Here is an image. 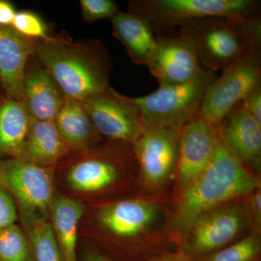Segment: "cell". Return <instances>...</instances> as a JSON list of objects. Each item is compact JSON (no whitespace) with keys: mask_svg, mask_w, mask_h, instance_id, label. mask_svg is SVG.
<instances>
[{"mask_svg":"<svg viewBox=\"0 0 261 261\" xmlns=\"http://www.w3.org/2000/svg\"><path fill=\"white\" fill-rule=\"evenodd\" d=\"M34 56L53 77L66 97L82 101L111 87L113 64L102 43L74 42L65 33L36 40Z\"/></svg>","mask_w":261,"mask_h":261,"instance_id":"1","label":"cell"},{"mask_svg":"<svg viewBox=\"0 0 261 261\" xmlns=\"http://www.w3.org/2000/svg\"><path fill=\"white\" fill-rule=\"evenodd\" d=\"M218 137L216 152L208 167L179 193L173 219V227L179 232H186L205 213L260 188L258 180L228 150L219 134Z\"/></svg>","mask_w":261,"mask_h":261,"instance_id":"2","label":"cell"},{"mask_svg":"<svg viewBox=\"0 0 261 261\" xmlns=\"http://www.w3.org/2000/svg\"><path fill=\"white\" fill-rule=\"evenodd\" d=\"M176 28L191 41L201 66L214 73L223 71L250 51L261 49L259 18L199 19L182 22Z\"/></svg>","mask_w":261,"mask_h":261,"instance_id":"3","label":"cell"},{"mask_svg":"<svg viewBox=\"0 0 261 261\" xmlns=\"http://www.w3.org/2000/svg\"><path fill=\"white\" fill-rule=\"evenodd\" d=\"M216 78V73L204 69L185 83L159 87L142 97L125 98L145 127L180 130L198 114L206 89Z\"/></svg>","mask_w":261,"mask_h":261,"instance_id":"4","label":"cell"},{"mask_svg":"<svg viewBox=\"0 0 261 261\" xmlns=\"http://www.w3.org/2000/svg\"><path fill=\"white\" fill-rule=\"evenodd\" d=\"M260 6L256 0H137L130 2L128 12L145 17L161 32L199 19H257Z\"/></svg>","mask_w":261,"mask_h":261,"instance_id":"5","label":"cell"},{"mask_svg":"<svg viewBox=\"0 0 261 261\" xmlns=\"http://www.w3.org/2000/svg\"><path fill=\"white\" fill-rule=\"evenodd\" d=\"M0 185L18 201L28 228L45 221L53 200V181L47 166L19 158L0 161Z\"/></svg>","mask_w":261,"mask_h":261,"instance_id":"6","label":"cell"},{"mask_svg":"<svg viewBox=\"0 0 261 261\" xmlns=\"http://www.w3.org/2000/svg\"><path fill=\"white\" fill-rule=\"evenodd\" d=\"M260 49L250 51L223 70L207 89L199 113L213 125H217L237 104L261 85Z\"/></svg>","mask_w":261,"mask_h":261,"instance_id":"7","label":"cell"},{"mask_svg":"<svg viewBox=\"0 0 261 261\" xmlns=\"http://www.w3.org/2000/svg\"><path fill=\"white\" fill-rule=\"evenodd\" d=\"M238 204H225L200 216L185 233L182 254L197 261L224 248L236 238L245 223Z\"/></svg>","mask_w":261,"mask_h":261,"instance_id":"8","label":"cell"},{"mask_svg":"<svg viewBox=\"0 0 261 261\" xmlns=\"http://www.w3.org/2000/svg\"><path fill=\"white\" fill-rule=\"evenodd\" d=\"M157 33V44L146 66L159 87L185 83L202 73L191 41L178 29Z\"/></svg>","mask_w":261,"mask_h":261,"instance_id":"9","label":"cell"},{"mask_svg":"<svg viewBox=\"0 0 261 261\" xmlns=\"http://www.w3.org/2000/svg\"><path fill=\"white\" fill-rule=\"evenodd\" d=\"M99 136L133 145L145 126L133 106L112 87L80 102Z\"/></svg>","mask_w":261,"mask_h":261,"instance_id":"10","label":"cell"},{"mask_svg":"<svg viewBox=\"0 0 261 261\" xmlns=\"http://www.w3.org/2000/svg\"><path fill=\"white\" fill-rule=\"evenodd\" d=\"M218 137L216 126L200 113L182 127L176 170L178 193L191 185L208 167L216 152Z\"/></svg>","mask_w":261,"mask_h":261,"instance_id":"11","label":"cell"},{"mask_svg":"<svg viewBox=\"0 0 261 261\" xmlns=\"http://www.w3.org/2000/svg\"><path fill=\"white\" fill-rule=\"evenodd\" d=\"M180 130L145 127L132 145L141 174L149 186L161 185L176 172Z\"/></svg>","mask_w":261,"mask_h":261,"instance_id":"12","label":"cell"},{"mask_svg":"<svg viewBox=\"0 0 261 261\" xmlns=\"http://www.w3.org/2000/svg\"><path fill=\"white\" fill-rule=\"evenodd\" d=\"M220 138L238 161L258 166L261 158V124L239 102L217 125Z\"/></svg>","mask_w":261,"mask_h":261,"instance_id":"13","label":"cell"},{"mask_svg":"<svg viewBox=\"0 0 261 261\" xmlns=\"http://www.w3.org/2000/svg\"><path fill=\"white\" fill-rule=\"evenodd\" d=\"M35 42L12 27L0 25V89L5 97L22 102L24 75Z\"/></svg>","mask_w":261,"mask_h":261,"instance_id":"14","label":"cell"},{"mask_svg":"<svg viewBox=\"0 0 261 261\" xmlns=\"http://www.w3.org/2000/svg\"><path fill=\"white\" fill-rule=\"evenodd\" d=\"M65 97L50 73L33 56L25 70L22 100L31 119L54 121Z\"/></svg>","mask_w":261,"mask_h":261,"instance_id":"15","label":"cell"},{"mask_svg":"<svg viewBox=\"0 0 261 261\" xmlns=\"http://www.w3.org/2000/svg\"><path fill=\"white\" fill-rule=\"evenodd\" d=\"M159 207L147 201L127 200L105 207L98 216L105 228L121 237L144 232L157 219Z\"/></svg>","mask_w":261,"mask_h":261,"instance_id":"16","label":"cell"},{"mask_svg":"<svg viewBox=\"0 0 261 261\" xmlns=\"http://www.w3.org/2000/svg\"><path fill=\"white\" fill-rule=\"evenodd\" d=\"M113 35L122 43L137 65H147L157 44V33L150 22L130 12L119 11L111 19Z\"/></svg>","mask_w":261,"mask_h":261,"instance_id":"17","label":"cell"},{"mask_svg":"<svg viewBox=\"0 0 261 261\" xmlns=\"http://www.w3.org/2000/svg\"><path fill=\"white\" fill-rule=\"evenodd\" d=\"M70 151L54 121L32 120L19 159L47 167Z\"/></svg>","mask_w":261,"mask_h":261,"instance_id":"18","label":"cell"},{"mask_svg":"<svg viewBox=\"0 0 261 261\" xmlns=\"http://www.w3.org/2000/svg\"><path fill=\"white\" fill-rule=\"evenodd\" d=\"M31 119L23 103L0 96V161L19 158Z\"/></svg>","mask_w":261,"mask_h":261,"instance_id":"19","label":"cell"},{"mask_svg":"<svg viewBox=\"0 0 261 261\" xmlns=\"http://www.w3.org/2000/svg\"><path fill=\"white\" fill-rule=\"evenodd\" d=\"M54 123L70 150L87 149L99 135L80 101L65 97Z\"/></svg>","mask_w":261,"mask_h":261,"instance_id":"20","label":"cell"},{"mask_svg":"<svg viewBox=\"0 0 261 261\" xmlns=\"http://www.w3.org/2000/svg\"><path fill=\"white\" fill-rule=\"evenodd\" d=\"M53 228L64 261H77V231L84 207L68 197L53 199L49 208Z\"/></svg>","mask_w":261,"mask_h":261,"instance_id":"21","label":"cell"},{"mask_svg":"<svg viewBox=\"0 0 261 261\" xmlns=\"http://www.w3.org/2000/svg\"><path fill=\"white\" fill-rule=\"evenodd\" d=\"M118 176V169L113 161L100 156H89L71 166L67 181L76 191L95 192L112 185Z\"/></svg>","mask_w":261,"mask_h":261,"instance_id":"22","label":"cell"},{"mask_svg":"<svg viewBox=\"0 0 261 261\" xmlns=\"http://www.w3.org/2000/svg\"><path fill=\"white\" fill-rule=\"evenodd\" d=\"M29 230L34 261H64L50 223L38 221Z\"/></svg>","mask_w":261,"mask_h":261,"instance_id":"23","label":"cell"},{"mask_svg":"<svg viewBox=\"0 0 261 261\" xmlns=\"http://www.w3.org/2000/svg\"><path fill=\"white\" fill-rule=\"evenodd\" d=\"M0 261H34L31 244L17 225L0 231Z\"/></svg>","mask_w":261,"mask_h":261,"instance_id":"24","label":"cell"},{"mask_svg":"<svg viewBox=\"0 0 261 261\" xmlns=\"http://www.w3.org/2000/svg\"><path fill=\"white\" fill-rule=\"evenodd\" d=\"M260 247L258 235H250L197 261H255Z\"/></svg>","mask_w":261,"mask_h":261,"instance_id":"25","label":"cell"},{"mask_svg":"<svg viewBox=\"0 0 261 261\" xmlns=\"http://www.w3.org/2000/svg\"><path fill=\"white\" fill-rule=\"evenodd\" d=\"M11 27L23 37L34 40H47L51 36L47 23L32 10L17 11Z\"/></svg>","mask_w":261,"mask_h":261,"instance_id":"26","label":"cell"},{"mask_svg":"<svg viewBox=\"0 0 261 261\" xmlns=\"http://www.w3.org/2000/svg\"><path fill=\"white\" fill-rule=\"evenodd\" d=\"M80 5L82 20L88 24L103 18L111 20L120 11L113 0H81Z\"/></svg>","mask_w":261,"mask_h":261,"instance_id":"27","label":"cell"},{"mask_svg":"<svg viewBox=\"0 0 261 261\" xmlns=\"http://www.w3.org/2000/svg\"><path fill=\"white\" fill-rule=\"evenodd\" d=\"M17 218L18 215L15 199L4 187L0 185V231L14 225Z\"/></svg>","mask_w":261,"mask_h":261,"instance_id":"28","label":"cell"},{"mask_svg":"<svg viewBox=\"0 0 261 261\" xmlns=\"http://www.w3.org/2000/svg\"><path fill=\"white\" fill-rule=\"evenodd\" d=\"M242 102L244 107L246 108L261 124V85L247 94Z\"/></svg>","mask_w":261,"mask_h":261,"instance_id":"29","label":"cell"},{"mask_svg":"<svg viewBox=\"0 0 261 261\" xmlns=\"http://www.w3.org/2000/svg\"><path fill=\"white\" fill-rule=\"evenodd\" d=\"M16 12L11 2L0 0V25L11 27Z\"/></svg>","mask_w":261,"mask_h":261,"instance_id":"30","label":"cell"},{"mask_svg":"<svg viewBox=\"0 0 261 261\" xmlns=\"http://www.w3.org/2000/svg\"><path fill=\"white\" fill-rule=\"evenodd\" d=\"M251 195L250 207L251 208V213L254 219L258 224V222L260 223L261 219V193L260 188L252 192Z\"/></svg>","mask_w":261,"mask_h":261,"instance_id":"31","label":"cell"},{"mask_svg":"<svg viewBox=\"0 0 261 261\" xmlns=\"http://www.w3.org/2000/svg\"><path fill=\"white\" fill-rule=\"evenodd\" d=\"M84 261H112L97 252H89L84 258Z\"/></svg>","mask_w":261,"mask_h":261,"instance_id":"32","label":"cell"},{"mask_svg":"<svg viewBox=\"0 0 261 261\" xmlns=\"http://www.w3.org/2000/svg\"><path fill=\"white\" fill-rule=\"evenodd\" d=\"M152 261H192L185 256L183 254L177 255H170V256L162 257Z\"/></svg>","mask_w":261,"mask_h":261,"instance_id":"33","label":"cell"},{"mask_svg":"<svg viewBox=\"0 0 261 261\" xmlns=\"http://www.w3.org/2000/svg\"><path fill=\"white\" fill-rule=\"evenodd\" d=\"M1 94H2V92H1V89H0V96H1Z\"/></svg>","mask_w":261,"mask_h":261,"instance_id":"34","label":"cell"}]
</instances>
